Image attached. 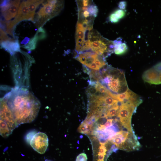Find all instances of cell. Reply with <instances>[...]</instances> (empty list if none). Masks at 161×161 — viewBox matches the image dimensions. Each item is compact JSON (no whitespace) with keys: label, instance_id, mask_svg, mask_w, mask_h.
Wrapping results in <instances>:
<instances>
[{"label":"cell","instance_id":"obj_8","mask_svg":"<svg viewBox=\"0 0 161 161\" xmlns=\"http://www.w3.org/2000/svg\"><path fill=\"white\" fill-rule=\"evenodd\" d=\"M30 144L35 151L40 154H43L48 146V137L44 133H37L32 138Z\"/></svg>","mask_w":161,"mask_h":161},{"label":"cell","instance_id":"obj_12","mask_svg":"<svg viewBox=\"0 0 161 161\" xmlns=\"http://www.w3.org/2000/svg\"><path fill=\"white\" fill-rule=\"evenodd\" d=\"M20 1H11V4L8 9L2 13V16L6 21H8L16 16Z\"/></svg>","mask_w":161,"mask_h":161},{"label":"cell","instance_id":"obj_4","mask_svg":"<svg viewBox=\"0 0 161 161\" xmlns=\"http://www.w3.org/2000/svg\"><path fill=\"white\" fill-rule=\"evenodd\" d=\"M109 140L118 149L127 151L138 149L140 146L135 135L123 130L117 132Z\"/></svg>","mask_w":161,"mask_h":161},{"label":"cell","instance_id":"obj_1","mask_svg":"<svg viewBox=\"0 0 161 161\" xmlns=\"http://www.w3.org/2000/svg\"><path fill=\"white\" fill-rule=\"evenodd\" d=\"M4 98L18 126L31 123L37 117L40 103L28 90L23 89H14Z\"/></svg>","mask_w":161,"mask_h":161},{"label":"cell","instance_id":"obj_24","mask_svg":"<svg viewBox=\"0 0 161 161\" xmlns=\"http://www.w3.org/2000/svg\"><path fill=\"white\" fill-rule=\"evenodd\" d=\"M107 151L106 147L104 145H101L99 147V152L97 155L102 154L105 156L106 155Z\"/></svg>","mask_w":161,"mask_h":161},{"label":"cell","instance_id":"obj_7","mask_svg":"<svg viewBox=\"0 0 161 161\" xmlns=\"http://www.w3.org/2000/svg\"><path fill=\"white\" fill-rule=\"evenodd\" d=\"M0 122L6 125L12 132L18 126L4 97L1 100L0 102Z\"/></svg>","mask_w":161,"mask_h":161},{"label":"cell","instance_id":"obj_22","mask_svg":"<svg viewBox=\"0 0 161 161\" xmlns=\"http://www.w3.org/2000/svg\"><path fill=\"white\" fill-rule=\"evenodd\" d=\"M87 157L84 153H82L77 156L76 161H87Z\"/></svg>","mask_w":161,"mask_h":161},{"label":"cell","instance_id":"obj_21","mask_svg":"<svg viewBox=\"0 0 161 161\" xmlns=\"http://www.w3.org/2000/svg\"><path fill=\"white\" fill-rule=\"evenodd\" d=\"M114 13L119 20L123 18L126 15V12L124 10L119 9L116 10Z\"/></svg>","mask_w":161,"mask_h":161},{"label":"cell","instance_id":"obj_18","mask_svg":"<svg viewBox=\"0 0 161 161\" xmlns=\"http://www.w3.org/2000/svg\"><path fill=\"white\" fill-rule=\"evenodd\" d=\"M120 106L119 105L113 106L109 108L106 113V117H112L117 116Z\"/></svg>","mask_w":161,"mask_h":161},{"label":"cell","instance_id":"obj_10","mask_svg":"<svg viewBox=\"0 0 161 161\" xmlns=\"http://www.w3.org/2000/svg\"><path fill=\"white\" fill-rule=\"evenodd\" d=\"M160 72L154 66L145 71L142 75V78L144 82L156 85L161 83Z\"/></svg>","mask_w":161,"mask_h":161},{"label":"cell","instance_id":"obj_6","mask_svg":"<svg viewBox=\"0 0 161 161\" xmlns=\"http://www.w3.org/2000/svg\"><path fill=\"white\" fill-rule=\"evenodd\" d=\"M136 108L127 103H121L117 116L121 126L133 135L134 134L131 126V118Z\"/></svg>","mask_w":161,"mask_h":161},{"label":"cell","instance_id":"obj_25","mask_svg":"<svg viewBox=\"0 0 161 161\" xmlns=\"http://www.w3.org/2000/svg\"><path fill=\"white\" fill-rule=\"evenodd\" d=\"M110 21L112 23H116L118 22L119 19L115 15L114 13L111 14L109 17Z\"/></svg>","mask_w":161,"mask_h":161},{"label":"cell","instance_id":"obj_15","mask_svg":"<svg viewBox=\"0 0 161 161\" xmlns=\"http://www.w3.org/2000/svg\"><path fill=\"white\" fill-rule=\"evenodd\" d=\"M43 0H27V1L30 16L32 21L35 14V12L39 5L42 4Z\"/></svg>","mask_w":161,"mask_h":161},{"label":"cell","instance_id":"obj_30","mask_svg":"<svg viewBox=\"0 0 161 161\" xmlns=\"http://www.w3.org/2000/svg\"><path fill=\"white\" fill-rule=\"evenodd\" d=\"M160 80L161 83V73L160 74Z\"/></svg>","mask_w":161,"mask_h":161},{"label":"cell","instance_id":"obj_5","mask_svg":"<svg viewBox=\"0 0 161 161\" xmlns=\"http://www.w3.org/2000/svg\"><path fill=\"white\" fill-rule=\"evenodd\" d=\"M47 3L40 9L34 17V19L36 22L40 18L46 23L48 20L57 15L63 8V1L47 0Z\"/></svg>","mask_w":161,"mask_h":161},{"label":"cell","instance_id":"obj_23","mask_svg":"<svg viewBox=\"0 0 161 161\" xmlns=\"http://www.w3.org/2000/svg\"><path fill=\"white\" fill-rule=\"evenodd\" d=\"M36 133V131H32L27 134L25 137V139L28 143H30V141Z\"/></svg>","mask_w":161,"mask_h":161},{"label":"cell","instance_id":"obj_26","mask_svg":"<svg viewBox=\"0 0 161 161\" xmlns=\"http://www.w3.org/2000/svg\"><path fill=\"white\" fill-rule=\"evenodd\" d=\"M126 4L127 3L126 1H120L118 4V7L120 9L124 10L126 9Z\"/></svg>","mask_w":161,"mask_h":161},{"label":"cell","instance_id":"obj_9","mask_svg":"<svg viewBox=\"0 0 161 161\" xmlns=\"http://www.w3.org/2000/svg\"><path fill=\"white\" fill-rule=\"evenodd\" d=\"M25 20H32L27 1H23L21 3L16 16L13 20L9 22L8 27L10 29H13L17 23Z\"/></svg>","mask_w":161,"mask_h":161},{"label":"cell","instance_id":"obj_20","mask_svg":"<svg viewBox=\"0 0 161 161\" xmlns=\"http://www.w3.org/2000/svg\"><path fill=\"white\" fill-rule=\"evenodd\" d=\"M88 10L90 14L95 18L97 15L98 12V9L96 6L92 1L91 3L88 7Z\"/></svg>","mask_w":161,"mask_h":161},{"label":"cell","instance_id":"obj_2","mask_svg":"<svg viewBox=\"0 0 161 161\" xmlns=\"http://www.w3.org/2000/svg\"><path fill=\"white\" fill-rule=\"evenodd\" d=\"M100 81L114 94L123 93L129 89L124 72L108 65Z\"/></svg>","mask_w":161,"mask_h":161},{"label":"cell","instance_id":"obj_29","mask_svg":"<svg viewBox=\"0 0 161 161\" xmlns=\"http://www.w3.org/2000/svg\"><path fill=\"white\" fill-rule=\"evenodd\" d=\"M30 39L28 37H26L24 40L22 41L21 42V44H24L25 45L27 44L28 43V41H29Z\"/></svg>","mask_w":161,"mask_h":161},{"label":"cell","instance_id":"obj_14","mask_svg":"<svg viewBox=\"0 0 161 161\" xmlns=\"http://www.w3.org/2000/svg\"><path fill=\"white\" fill-rule=\"evenodd\" d=\"M114 52L117 55H121L125 53L128 48L125 42L123 41L120 38H117L113 41Z\"/></svg>","mask_w":161,"mask_h":161},{"label":"cell","instance_id":"obj_3","mask_svg":"<svg viewBox=\"0 0 161 161\" xmlns=\"http://www.w3.org/2000/svg\"><path fill=\"white\" fill-rule=\"evenodd\" d=\"M88 38L91 42L92 51L105 58L114 52L113 41L103 37L96 30L93 29L90 32Z\"/></svg>","mask_w":161,"mask_h":161},{"label":"cell","instance_id":"obj_11","mask_svg":"<svg viewBox=\"0 0 161 161\" xmlns=\"http://www.w3.org/2000/svg\"><path fill=\"white\" fill-rule=\"evenodd\" d=\"M109 95L119 102L124 103L131 101L138 95L128 89L125 92L119 94H114L110 92Z\"/></svg>","mask_w":161,"mask_h":161},{"label":"cell","instance_id":"obj_16","mask_svg":"<svg viewBox=\"0 0 161 161\" xmlns=\"http://www.w3.org/2000/svg\"><path fill=\"white\" fill-rule=\"evenodd\" d=\"M38 40V35L36 32L34 37L30 40L28 43L22 46V47L28 50L34 49L36 48V44Z\"/></svg>","mask_w":161,"mask_h":161},{"label":"cell","instance_id":"obj_19","mask_svg":"<svg viewBox=\"0 0 161 161\" xmlns=\"http://www.w3.org/2000/svg\"><path fill=\"white\" fill-rule=\"evenodd\" d=\"M95 87L97 91L101 94L107 95L108 89L99 81H97Z\"/></svg>","mask_w":161,"mask_h":161},{"label":"cell","instance_id":"obj_13","mask_svg":"<svg viewBox=\"0 0 161 161\" xmlns=\"http://www.w3.org/2000/svg\"><path fill=\"white\" fill-rule=\"evenodd\" d=\"M1 47L12 55L15 52L20 51V46L18 40L6 41L1 42Z\"/></svg>","mask_w":161,"mask_h":161},{"label":"cell","instance_id":"obj_17","mask_svg":"<svg viewBox=\"0 0 161 161\" xmlns=\"http://www.w3.org/2000/svg\"><path fill=\"white\" fill-rule=\"evenodd\" d=\"M92 126L83 122L78 128V131L81 133L88 134L92 130Z\"/></svg>","mask_w":161,"mask_h":161},{"label":"cell","instance_id":"obj_31","mask_svg":"<svg viewBox=\"0 0 161 161\" xmlns=\"http://www.w3.org/2000/svg\"></svg>","mask_w":161,"mask_h":161},{"label":"cell","instance_id":"obj_27","mask_svg":"<svg viewBox=\"0 0 161 161\" xmlns=\"http://www.w3.org/2000/svg\"><path fill=\"white\" fill-rule=\"evenodd\" d=\"M83 71L85 73H87L88 74L90 72V69L88 68L86 66L83 65Z\"/></svg>","mask_w":161,"mask_h":161},{"label":"cell","instance_id":"obj_28","mask_svg":"<svg viewBox=\"0 0 161 161\" xmlns=\"http://www.w3.org/2000/svg\"><path fill=\"white\" fill-rule=\"evenodd\" d=\"M10 1L8 0L3 1L1 4V7H2L7 5L9 3Z\"/></svg>","mask_w":161,"mask_h":161}]
</instances>
